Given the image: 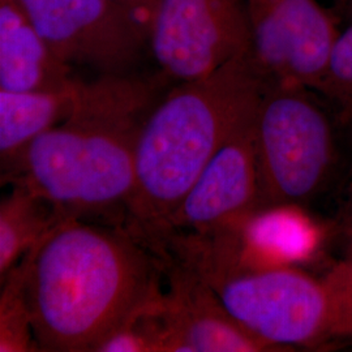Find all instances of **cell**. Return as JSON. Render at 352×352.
Listing matches in <instances>:
<instances>
[{
	"instance_id": "obj_17",
	"label": "cell",
	"mask_w": 352,
	"mask_h": 352,
	"mask_svg": "<svg viewBox=\"0 0 352 352\" xmlns=\"http://www.w3.org/2000/svg\"><path fill=\"white\" fill-rule=\"evenodd\" d=\"M324 285L330 304L329 331L352 336V258L338 265Z\"/></svg>"
},
{
	"instance_id": "obj_8",
	"label": "cell",
	"mask_w": 352,
	"mask_h": 352,
	"mask_svg": "<svg viewBox=\"0 0 352 352\" xmlns=\"http://www.w3.org/2000/svg\"><path fill=\"white\" fill-rule=\"evenodd\" d=\"M250 56L265 84L318 90L340 29L317 0H244Z\"/></svg>"
},
{
	"instance_id": "obj_6",
	"label": "cell",
	"mask_w": 352,
	"mask_h": 352,
	"mask_svg": "<svg viewBox=\"0 0 352 352\" xmlns=\"http://www.w3.org/2000/svg\"><path fill=\"white\" fill-rule=\"evenodd\" d=\"M146 32L160 76L177 84L212 75L251 45L244 0H154Z\"/></svg>"
},
{
	"instance_id": "obj_2",
	"label": "cell",
	"mask_w": 352,
	"mask_h": 352,
	"mask_svg": "<svg viewBox=\"0 0 352 352\" xmlns=\"http://www.w3.org/2000/svg\"><path fill=\"white\" fill-rule=\"evenodd\" d=\"M164 78L133 74L81 80L62 123L1 166V180L32 190L67 219L126 226L140 132Z\"/></svg>"
},
{
	"instance_id": "obj_10",
	"label": "cell",
	"mask_w": 352,
	"mask_h": 352,
	"mask_svg": "<svg viewBox=\"0 0 352 352\" xmlns=\"http://www.w3.org/2000/svg\"><path fill=\"white\" fill-rule=\"evenodd\" d=\"M167 291L148 311L160 352L277 351L227 314L205 280L166 254Z\"/></svg>"
},
{
	"instance_id": "obj_4",
	"label": "cell",
	"mask_w": 352,
	"mask_h": 352,
	"mask_svg": "<svg viewBox=\"0 0 352 352\" xmlns=\"http://www.w3.org/2000/svg\"><path fill=\"white\" fill-rule=\"evenodd\" d=\"M180 264L205 280L240 327L277 351L329 331L325 285L289 266L248 267L214 257Z\"/></svg>"
},
{
	"instance_id": "obj_19",
	"label": "cell",
	"mask_w": 352,
	"mask_h": 352,
	"mask_svg": "<svg viewBox=\"0 0 352 352\" xmlns=\"http://www.w3.org/2000/svg\"><path fill=\"white\" fill-rule=\"evenodd\" d=\"M343 12H346L349 20H352V0H343Z\"/></svg>"
},
{
	"instance_id": "obj_16",
	"label": "cell",
	"mask_w": 352,
	"mask_h": 352,
	"mask_svg": "<svg viewBox=\"0 0 352 352\" xmlns=\"http://www.w3.org/2000/svg\"><path fill=\"white\" fill-rule=\"evenodd\" d=\"M318 90L337 101H352V20L338 33Z\"/></svg>"
},
{
	"instance_id": "obj_1",
	"label": "cell",
	"mask_w": 352,
	"mask_h": 352,
	"mask_svg": "<svg viewBox=\"0 0 352 352\" xmlns=\"http://www.w3.org/2000/svg\"><path fill=\"white\" fill-rule=\"evenodd\" d=\"M19 265L38 351H96L164 292V253L119 225L65 219Z\"/></svg>"
},
{
	"instance_id": "obj_18",
	"label": "cell",
	"mask_w": 352,
	"mask_h": 352,
	"mask_svg": "<svg viewBox=\"0 0 352 352\" xmlns=\"http://www.w3.org/2000/svg\"><path fill=\"white\" fill-rule=\"evenodd\" d=\"M115 1L126 4V6L136 10V11H140V10L148 11L151 8V4L154 3V0H115Z\"/></svg>"
},
{
	"instance_id": "obj_9",
	"label": "cell",
	"mask_w": 352,
	"mask_h": 352,
	"mask_svg": "<svg viewBox=\"0 0 352 352\" xmlns=\"http://www.w3.org/2000/svg\"><path fill=\"white\" fill-rule=\"evenodd\" d=\"M254 119L256 113L214 154L168 218L155 250L168 236L210 235L238 226L258 212Z\"/></svg>"
},
{
	"instance_id": "obj_3",
	"label": "cell",
	"mask_w": 352,
	"mask_h": 352,
	"mask_svg": "<svg viewBox=\"0 0 352 352\" xmlns=\"http://www.w3.org/2000/svg\"><path fill=\"white\" fill-rule=\"evenodd\" d=\"M265 82L250 50L162 96L140 132L126 227L155 248L214 154L257 111Z\"/></svg>"
},
{
	"instance_id": "obj_11",
	"label": "cell",
	"mask_w": 352,
	"mask_h": 352,
	"mask_svg": "<svg viewBox=\"0 0 352 352\" xmlns=\"http://www.w3.org/2000/svg\"><path fill=\"white\" fill-rule=\"evenodd\" d=\"M65 63L39 36L16 0L0 1V89L54 91L77 82Z\"/></svg>"
},
{
	"instance_id": "obj_12",
	"label": "cell",
	"mask_w": 352,
	"mask_h": 352,
	"mask_svg": "<svg viewBox=\"0 0 352 352\" xmlns=\"http://www.w3.org/2000/svg\"><path fill=\"white\" fill-rule=\"evenodd\" d=\"M236 230L240 257L234 263L248 267L289 266L307 261L321 241L320 227L296 205H282L252 214Z\"/></svg>"
},
{
	"instance_id": "obj_13",
	"label": "cell",
	"mask_w": 352,
	"mask_h": 352,
	"mask_svg": "<svg viewBox=\"0 0 352 352\" xmlns=\"http://www.w3.org/2000/svg\"><path fill=\"white\" fill-rule=\"evenodd\" d=\"M81 78L74 87L54 91H10L0 89V157L8 164L26 146L62 123L75 106Z\"/></svg>"
},
{
	"instance_id": "obj_15",
	"label": "cell",
	"mask_w": 352,
	"mask_h": 352,
	"mask_svg": "<svg viewBox=\"0 0 352 352\" xmlns=\"http://www.w3.org/2000/svg\"><path fill=\"white\" fill-rule=\"evenodd\" d=\"M0 351H38L24 296V272L17 265L1 280Z\"/></svg>"
},
{
	"instance_id": "obj_20",
	"label": "cell",
	"mask_w": 352,
	"mask_h": 352,
	"mask_svg": "<svg viewBox=\"0 0 352 352\" xmlns=\"http://www.w3.org/2000/svg\"><path fill=\"white\" fill-rule=\"evenodd\" d=\"M334 3V6L338 8V10H343V0H331Z\"/></svg>"
},
{
	"instance_id": "obj_5",
	"label": "cell",
	"mask_w": 352,
	"mask_h": 352,
	"mask_svg": "<svg viewBox=\"0 0 352 352\" xmlns=\"http://www.w3.org/2000/svg\"><path fill=\"white\" fill-rule=\"evenodd\" d=\"M258 212L308 199L327 175L333 138L327 113L295 84H265L254 119Z\"/></svg>"
},
{
	"instance_id": "obj_7",
	"label": "cell",
	"mask_w": 352,
	"mask_h": 352,
	"mask_svg": "<svg viewBox=\"0 0 352 352\" xmlns=\"http://www.w3.org/2000/svg\"><path fill=\"white\" fill-rule=\"evenodd\" d=\"M39 36L71 67L131 74L145 46L138 11L115 0H16Z\"/></svg>"
},
{
	"instance_id": "obj_14",
	"label": "cell",
	"mask_w": 352,
	"mask_h": 352,
	"mask_svg": "<svg viewBox=\"0 0 352 352\" xmlns=\"http://www.w3.org/2000/svg\"><path fill=\"white\" fill-rule=\"evenodd\" d=\"M56 208L32 190L11 184L0 202V278L7 277L55 226L65 221Z\"/></svg>"
}]
</instances>
